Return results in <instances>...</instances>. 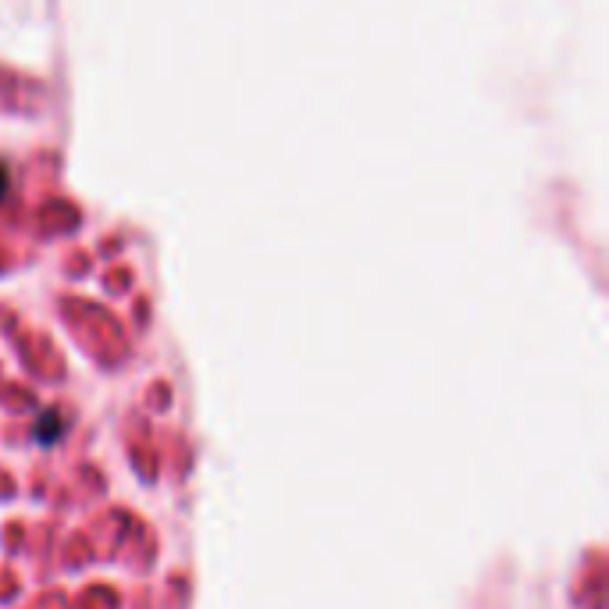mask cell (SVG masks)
<instances>
[{
    "label": "cell",
    "mask_w": 609,
    "mask_h": 609,
    "mask_svg": "<svg viewBox=\"0 0 609 609\" xmlns=\"http://www.w3.org/2000/svg\"><path fill=\"white\" fill-rule=\"evenodd\" d=\"M4 189H8V179H4V171H0V193H4Z\"/></svg>",
    "instance_id": "1"
}]
</instances>
